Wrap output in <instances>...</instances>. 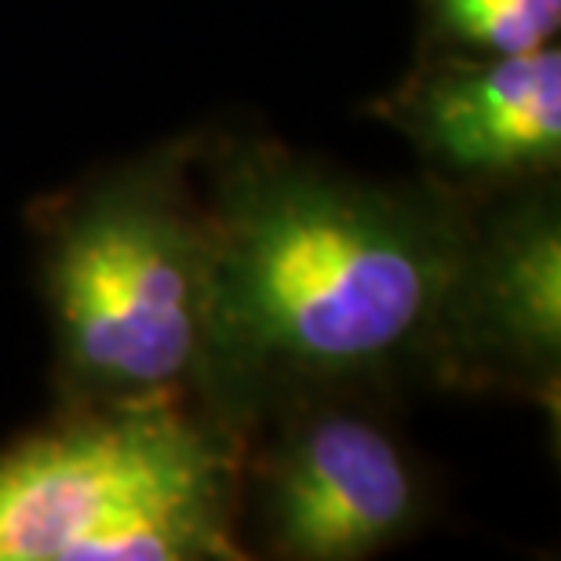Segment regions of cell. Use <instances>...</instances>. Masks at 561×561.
Segmentation results:
<instances>
[{"label":"cell","instance_id":"6da1fadb","mask_svg":"<svg viewBox=\"0 0 561 561\" xmlns=\"http://www.w3.org/2000/svg\"><path fill=\"white\" fill-rule=\"evenodd\" d=\"M205 365L219 394L376 376L442 346L470 233L426 197L277 150L219 168Z\"/></svg>","mask_w":561,"mask_h":561},{"label":"cell","instance_id":"7a4b0ae2","mask_svg":"<svg viewBox=\"0 0 561 561\" xmlns=\"http://www.w3.org/2000/svg\"><path fill=\"white\" fill-rule=\"evenodd\" d=\"M179 394L84 401L0 456V561H208L233 540V459Z\"/></svg>","mask_w":561,"mask_h":561},{"label":"cell","instance_id":"3957f363","mask_svg":"<svg viewBox=\"0 0 561 561\" xmlns=\"http://www.w3.org/2000/svg\"><path fill=\"white\" fill-rule=\"evenodd\" d=\"M44 244L62 373L84 401L179 394L205 365V216L164 168L81 190Z\"/></svg>","mask_w":561,"mask_h":561},{"label":"cell","instance_id":"277c9868","mask_svg":"<svg viewBox=\"0 0 561 561\" xmlns=\"http://www.w3.org/2000/svg\"><path fill=\"white\" fill-rule=\"evenodd\" d=\"M420 514V485L398 442L354 412H321L280 448L266 485L274 551L354 561L383 551Z\"/></svg>","mask_w":561,"mask_h":561},{"label":"cell","instance_id":"5b68a950","mask_svg":"<svg viewBox=\"0 0 561 561\" xmlns=\"http://www.w3.org/2000/svg\"><path fill=\"white\" fill-rule=\"evenodd\" d=\"M405 128L437 168L463 179L551 172L561 157V51L474 55L405 99Z\"/></svg>","mask_w":561,"mask_h":561},{"label":"cell","instance_id":"8992f818","mask_svg":"<svg viewBox=\"0 0 561 561\" xmlns=\"http://www.w3.org/2000/svg\"><path fill=\"white\" fill-rule=\"evenodd\" d=\"M442 346L492 354L540 387L558 383L561 230L551 205L518 211L485 244L470 238Z\"/></svg>","mask_w":561,"mask_h":561},{"label":"cell","instance_id":"52a82bcc","mask_svg":"<svg viewBox=\"0 0 561 561\" xmlns=\"http://www.w3.org/2000/svg\"><path fill=\"white\" fill-rule=\"evenodd\" d=\"M437 30L474 55L547 48L561 26V0H426Z\"/></svg>","mask_w":561,"mask_h":561}]
</instances>
